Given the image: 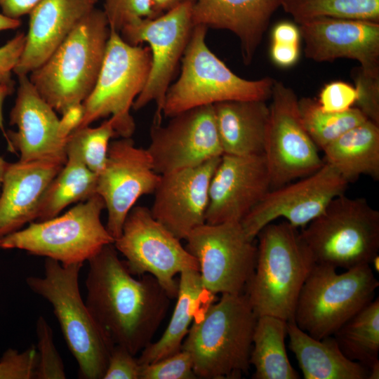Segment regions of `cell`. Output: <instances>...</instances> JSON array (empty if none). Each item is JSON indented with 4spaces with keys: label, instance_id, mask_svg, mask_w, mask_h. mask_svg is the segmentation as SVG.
Listing matches in <instances>:
<instances>
[{
    "label": "cell",
    "instance_id": "obj_1",
    "mask_svg": "<svg viewBox=\"0 0 379 379\" xmlns=\"http://www.w3.org/2000/svg\"><path fill=\"white\" fill-rule=\"evenodd\" d=\"M88 262L87 307L112 342L135 356L152 343L171 299L153 276L135 278L113 244Z\"/></svg>",
    "mask_w": 379,
    "mask_h": 379
},
{
    "label": "cell",
    "instance_id": "obj_2",
    "mask_svg": "<svg viewBox=\"0 0 379 379\" xmlns=\"http://www.w3.org/2000/svg\"><path fill=\"white\" fill-rule=\"evenodd\" d=\"M258 317L246 293H224L192 322L182 350L193 362L197 378L236 379L250 368Z\"/></svg>",
    "mask_w": 379,
    "mask_h": 379
},
{
    "label": "cell",
    "instance_id": "obj_3",
    "mask_svg": "<svg viewBox=\"0 0 379 379\" xmlns=\"http://www.w3.org/2000/svg\"><path fill=\"white\" fill-rule=\"evenodd\" d=\"M256 237V264L245 293L257 317L293 320L300 290L316 262L298 228L286 220L268 224Z\"/></svg>",
    "mask_w": 379,
    "mask_h": 379
},
{
    "label": "cell",
    "instance_id": "obj_4",
    "mask_svg": "<svg viewBox=\"0 0 379 379\" xmlns=\"http://www.w3.org/2000/svg\"><path fill=\"white\" fill-rule=\"evenodd\" d=\"M110 28L103 10L94 7L29 78L40 95L62 114L90 95L104 60Z\"/></svg>",
    "mask_w": 379,
    "mask_h": 379
},
{
    "label": "cell",
    "instance_id": "obj_5",
    "mask_svg": "<svg viewBox=\"0 0 379 379\" xmlns=\"http://www.w3.org/2000/svg\"><path fill=\"white\" fill-rule=\"evenodd\" d=\"M83 263L69 265L50 258L44 262L43 277L26 279L28 287L52 306L64 339L83 379H102L114 346L96 321L79 291Z\"/></svg>",
    "mask_w": 379,
    "mask_h": 379
},
{
    "label": "cell",
    "instance_id": "obj_6",
    "mask_svg": "<svg viewBox=\"0 0 379 379\" xmlns=\"http://www.w3.org/2000/svg\"><path fill=\"white\" fill-rule=\"evenodd\" d=\"M208 28L195 25L181 59V72L168 88L163 115L171 117L197 107L230 100L270 98L275 79L248 80L234 74L208 48Z\"/></svg>",
    "mask_w": 379,
    "mask_h": 379
},
{
    "label": "cell",
    "instance_id": "obj_7",
    "mask_svg": "<svg viewBox=\"0 0 379 379\" xmlns=\"http://www.w3.org/2000/svg\"><path fill=\"white\" fill-rule=\"evenodd\" d=\"M378 286L371 265L338 273L333 266L316 263L300 290L293 321L314 338L333 335L375 298Z\"/></svg>",
    "mask_w": 379,
    "mask_h": 379
},
{
    "label": "cell",
    "instance_id": "obj_8",
    "mask_svg": "<svg viewBox=\"0 0 379 379\" xmlns=\"http://www.w3.org/2000/svg\"><path fill=\"white\" fill-rule=\"evenodd\" d=\"M300 234L316 263L345 270L371 265L379 251V211L343 194Z\"/></svg>",
    "mask_w": 379,
    "mask_h": 379
},
{
    "label": "cell",
    "instance_id": "obj_9",
    "mask_svg": "<svg viewBox=\"0 0 379 379\" xmlns=\"http://www.w3.org/2000/svg\"><path fill=\"white\" fill-rule=\"evenodd\" d=\"M105 208L103 199L95 194L62 215L32 222L4 237L0 240V249L22 250L64 265L84 264L114 241L101 221Z\"/></svg>",
    "mask_w": 379,
    "mask_h": 379
},
{
    "label": "cell",
    "instance_id": "obj_10",
    "mask_svg": "<svg viewBox=\"0 0 379 379\" xmlns=\"http://www.w3.org/2000/svg\"><path fill=\"white\" fill-rule=\"evenodd\" d=\"M151 65L148 46L131 45L110 29L101 69L93 89L83 102L84 114L77 128L109 117L118 137L131 138L135 124L131 109L147 83Z\"/></svg>",
    "mask_w": 379,
    "mask_h": 379
},
{
    "label": "cell",
    "instance_id": "obj_11",
    "mask_svg": "<svg viewBox=\"0 0 379 379\" xmlns=\"http://www.w3.org/2000/svg\"><path fill=\"white\" fill-rule=\"evenodd\" d=\"M113 244L131 274L153 276L171 299L178 295L176 275L185 270H199L196 258L145 206L132 208Z\"/></svg>",
    "mask_w": 379,
    "mask_h": 379
},
{
    "label": "cell",
    "instance_id": "obj_12",
    "mask_svg": "<svg viewBox=\"0 0 379 379\" xmlns=\"http://www.w3.org/2000/svg\"><path fill=\"white\" fill-rule=\"evenodd\" d=\"M192 4L193 1L185 2L154 18L129 24L119 32L131 45L143 42L149 45L152 55L149 75L132 109L138 111L154 102L157 106L155 124H161L166 94L194 27Z\"/></svg>",
    "mask_w": 379,
    "mask_h": 379
},
{
    "label": "cell",
    "instance_id": "obj_13",
    "mask_svg": "<svg viewBox=\"0 0 379 379\" xmlns=\"http://www.w3.org/2000/svg\"><path fill=\"white\" fill-rule=\"evenodd\" d=\"M185 241L186 249L198 262L207 291L214 295L245 293L254 273L258 250L240 222L204 223Z\"/></svg>",
    "mask_w": 379,
    "mask_h": 379
},
{
    "label": "cell",
    "instance_id": "obj_14",
    "mask_svg": "<svg viewBox=\"0 0 379 379\" xmlns=\"http://www.w3.org/2000/svg\"><path fill=\"white\" fill-rule=\"evenodd\" d=\"M270 99L263 154L274 189L316 172L324 161L302 124L294 91L274 80Z\"/></svg>",
    "mask_w": 379,
    "mask_h": 379
},
{
    "label": "cell",
    "instance_id": "obj_15",
    "mask_svg": "<svg viewBox=\"0 0 379 379\" xmlns=\"http://www.w3.org/2000/svg\"><path fill=\"white\" fill-rule=\"evenodd\" d=\"M347 185L338 172L324 162L316 172L298 181L271 189L241 225L252 241L264 227L279 218L296 228L305 227L334 198L344 194Z\"/></svg>",
    "mask_w": 379,
    "mask_h": 379
},
{
    "label": "cell",
    "instance_id": "obj_16",
    "mask_svg": "<svg viewBox=\"0 0 379 379\" xmlns=\"http://www.w3.org/2000/svg\"><path fill=\"white\" fill-rule=\"evenodd\" d=\"M152 124L147 150L159 175L200 165L223 154L213 105L194 107Z\"/></svg>",
    "mask_w": 379,
    "mask_h": 379
},
{
    "label": "cell",
    "instance_id": "obj_17",
    "mask_svg": "<svg viewBox=\"0 0 379 379\" xmlns=\"http://www.w3.org/2000/svg\"><path fill=\"white\" fill-rule=\"evenodd\" d=\"M160 179L147 149L131 138L110 142L106 164L98 174L96 194L107 211L106 228L114 240L122 232L127 215L138 199L153 194Z\"/></svg>",
    "mask_w": 379,
    "mask_h": 379
},
{
    "label": "cell",
    "instance_id": "obj_18",
    "mask_svg": "<svg viewBox=\"0 0 379 379\" xmlns=\"http://www.w3.org/2000/svg\"><path fill=\"white\" fill-rule=\"evenodd\" d=\"M271 190L264 154H222L209 186L206 223L241 222Z\"/></svg>",
    "mask_w": 379,
    "mask_h": 379
},
{
    "label": "cell",
    "instance_id": "obj_19",
    "mask_svg": "<svg viewBox=\"0 0 379 379\" xmlns=\"http://www.w3.org/2000/svg\"><path fill=\"white\" fill-rule=\"evenodd\" d=\"M220 157L160 175L149 210L180 240H185L194 229L206 223L210 182Z\"/></svg>",
    "mask_w": 379,
    "mask_h": 379
},
{
    "label": "cell",
    "instance_id": "obj_20",
    "mask_svg": "<svg viewBox=\"0 0 379 379\" xmlns=\"http://www.w3.org/2000/svg\"><path fill=\"white\" fill-rule=\"evenodd\" d=\"M18 86L9 122L17 130L6 131L8 150L19 154V161H67L65 140L58 133L59 118L40 95L28 75L18 76Z\"/></svg>",
    "mask_w": 379,
    "mask_h": 379
},
{
    "label": "cell",
    "instance_id": "obj_21",
    "mask_svg": "<svg viewBox=\"0 0 379 379\" xmlns=\"http://www.w3.org/2000/svg\"><path fill=\"white\" fill-rule=\"evenodd\" d=\"M299 25L307 58L354 60L364 71L379 74V22L323 17Z\"/></svg>",
    "mask_w": 379,
    "mask_h": 379
},
{
    "label": "cell",
    "instance_id": "obj_22",
    "mask_svg": "<svg viewBox=\"0 0 379 379\" xmlns=\"http://www.w3.org/2000/svg\"><path fill=\"white\" fill-rule=\"evenodd\" d=\"M65 163L49 159L8 162L0 192V240L36 221L46 189Z\"/></svg>",
    "mask_w": 379,
    "mask_h": 379
},
{
    "label": "cell",
    "instance_id": "obj_23",
    "mask_svg": "<svg viewBox=\"0 0 379 379\" xmlns=\"http://www.w3.org/2000/svg\"><path fill=\"white\" fill-rule=\"evenodd\" d=\"M94 7L91 0H41L28 14L25 46L13 73L29 75L43 65Z\"/></svg>",
    "mask_w": 379,
    "mask_h": 379
},
{
    "label": "cell",
    "instance_id": "obj_24",
    "mask_svg": "<svg viewBox=\"0 0 379 379\" xmlns=\"http://www.w3.org/2000/svg\"><path fill=\"white\" fill-rule=\"evenodd\" d=\"M283 0H193L194 25L226 29L239 39L243 61L249 65Z\"/></svg>",
    "mask_w": 379,
    "mask_h": 379
},
{
    "label": "cell",
    "instance_id": "obj_25",
    "mask_svg": "<svg viewBox=\"0 0 379 379\" xmlns=\"http://www.w3.org/2000/svg\"><path fill=\"white\" fill-rule=\"evenodd\" d=\"M223 154H262L270 116L265 100H230L213 105Z\"/></svg>",
    "mask_w": 379,
    "mask_h": 379
},
{
    "label": "cell",
    "instance_id": "obj_26",
    "mask_svg": "<svg viewBox=\"0 0 379 379\" xmlns=\"http://www.w3.org/2000/svg\"><path fill=\"white\" fill-rule=\"evenodd\" d=\"M176 304L163 335L141 351L140 365L153 363L182 350L183 341L194 320L214 302V294L203 286L199 273L185 270L179 274Z\"/></svg>",
    "mask_w": 379,
    "mask_h": 379
},
{
    "label": "cell",
    "instance_id": "obj_27",
    "mask_svg": "<svg viewBox=\"0 0 379 379\" xmlns=\"http://www.w3.org/2000/svg\"><path fill=\"white\" fill-rule=\"evenodd\" d=\"M287 336L305 379H368V368L348 359L333 335L314 338L291 320Z\"/></svg>",
    "mask_w": 379,
    "mask_h": 379
},
{
    "label": "cell",
    "instance_id": "obj_28",
    "mask_svg": "<svg viewBox=\"0 0 379 379\" xmlns=\"http://www.w3.org/2000/svg\"><path fill=\"white\" fill-rule=\"evenodd\" d=\"M324 161L349 183L361 175L379 178V125L367 119L326 145Z\"/></svg>",
    "mask_w": 379,
    "mask_h": 379
},
{
    "label": "cell",
    "instance_id": "obj_29",
    "mask_svg": "<svg viewBox=\"0 0 379 379\" xmlns=\"http://www.w3.org/2000/svg\"><path fill=\"white\" fill-rule=\"evenodd\" d=\"M65 150L67 161L46 189L36 221L53 218L68 206L96 194L98 175L86 166L77 149L66 141Z\"/></svg>",
    "mask_w": 379,
    "mask_h": 379
},
{
    "label": "cell",
    "instance_id": "obj_30",
    "mask_svg": "<svg viewBox=\"0 0 379 379\" xmlns=\"http://www.w3.org/2000/svg\"><path fill=\"white\" fill-rule=\"evenodd\" d=\"M287 321L271 315L258 317L250 355V364L255 368L253 378H300L287 355Z\"/></svg>",
    "mask_w": 379,
    "mask_h": 379
},
{
    "label": "cell",
    "instance_id": "obj_31",
    "mask_svg": "<svg viewBox=\"0 0 379 379\" xmlns=\"http://www.w3.org/2000/svg\"><path fill=\"white\" fill-rule=\"evenodd\" d=\"M333 336L348 359L368 368L378 362L379 298H375L343 325Z\"/></svg>",
    "mask_w": 379,
    "mask_h": 379
},
{
    "label": "cell",
    "instance_id": "obj_32",
    "mask_svg": "<svg viewBox=\"0 0 379 379\" xmlns=\"http://www.w3.org/2000/svg\"><path fill=\"white\" fill-rule=\"evenodd\" d=\"M302 124L311 139L321 150L350 128L368 119L356 107L342 112L323 110L316 99H298Z\"/></svg>",
    "mask_w": 379,
    "mask_h": 379
},
{
    "label": "cell",
    "instance_id": "obj_33",
    "mask_svg": "<svg viewBox=\"0 0 379 379\" xmlns=\"http://www.w3.org/2000/svg\"><path fill=\"white\" fill-rule=\"evenodd\" d=\"M281 7L298 24L323 17L379 22V0H283Z\"/></svg>",
    "mask_w": 379,
    "mask_h": 379
},
{
    "label": "cell",
    "instance_id": "obj_34",
    "mask_svg": "<svg viewBox=\"0 0 379 379\" xmlns=\"http://www.w3.org/2000/svg\"><path fill=\"white\" fill-rule=\"evenodd\" d=\"M114 137L118 135L109 117L97 127L77 128L65 141L77 149L86 166L98 175L106 164L110 140Z\"/></svg>",
    "mask_w": 379,
    "mask_h": 379
},
{
    "label": "cell",
    "instance_id": "obj_35",
    "mask_svg": "<svg viewBox=\"0 0 379 379\" xmlns=\"http://www.w3.org/2000/svg\"><path fill=\"white\" fill-rule=\"evenodd\" d=\"M38 354L35 379H65L66 373L62 359L58 352L51 327L43 316L36 322Z\"/></svg>",
    "mask_w": 379,
    "mask_h": 379
},
{
    "label": "cell",
    "instance_id": "obj_36",
    "mask_svg": "<svg viewBox=\"0 0 379 379\" xmlns=\"http://www.w3.org/2000/svg\"><path fill=\"white\" fill-rule=\"evenodd\" d=\"M103 11L110 29L117 32L138 20L157 17L151 0H104Z\"/></svg>",
    "mask_w": 379,
    "mask_h": 379
},
{
    "label": "cell",
    "instance_id": "obj_37",
    "mask_svg": "<svg viewBox=\"0 0 379 379\" xmlns=\"http://www.w3.org/2000/svg\"><path fill=\"white\" fill-rule=\"evenodd\" d=\"M140 366V379L197 378L192 357L184 350L153 363Z\"/></svg>",
    "mask_w": 379,
    "mask_h": 379
},
{
    "label": "cell",
    "instance_id": "obj_38",
    "mask_svg": "<svg viewBox=\"0 0 379 379\" xmlns=\"http://www.w3.org/2000/svg\"><path fill=\"white\" fill-rule=\"evenodd\" d=\"M354 76L356 107L368 120L379 125V74L366 72L359 67Z\"/></svg>",
    "mask_w": 379,
    "mask_h": 379
},
{
    "label": "cell",
    "instance_id": "obj_39",
    "mask_svg": "<svg viewBox=\"0 0 379 379\" xmlns=\"http://www.w3.org/2000/svg\"><path fill=\"white\" fill-rule=\"evenodd\" d=\"M36 348L23 352L9 348L0 359V379H34L37 366Z\"/></svg>",
    "mask_w": 379,
    "mask_h": 379
},
{
    "label": "cell",
    "instance_id": "obj_40",
    "mask_svg": "<svg viewBox=\"0 0 379 379\" xmlns=\"http://www.w3.org/2000/svg\"><path fill=\"white\" fill-rule=\"evenodd\" d=\"M356 100L354 87L343 81H333L322 88L317 101L324 111L342 112L353 107Z\"/></svg>",
    "mask_w": 379,
    "mask_h": 379
},
{
    "label": "cell",
    "instance_id": "obj_41",
    "mask_svg": "<svg viewBox=\"0 0 379 379\" xmlns=\"http://www.w3.org/2000/svg\"><path fill=\"white\" fill-rule=\"evenodd\" d=\"M140 371L138 358L124 347L114 345L102 379H140Z\"/></svg>",
    "mask_w": 379,
    "mask_h": 379
},
{
    "label": "cell",
    "instance_id": "obj_42",
    "mask_svg": "<svg viewBox=\"0 0 379 379\" xmlns=\"http://www.w3.org/2000/svg\"><path fill=\"white\" fill-rule=\"evenodd\" d=\"M25 43V34L18 32L0 46V84H15L12 74L19 61Z\"/></svg>",
    "mask_w": 379,
    "mask_h": 379
},
{
    "label": "cell",
    "instance_id": "obj_43",
    "mask_svg": "<svg viewBox=\"0 0 379 379\" xmlns=\"http://www.w3.org/2000/svg\"><path fill=\"white\" fill-rule=\"evenodd\" d=\"M270 55L276 65L282 67H291L295 65L299 58L300 45L272 42Z\"/></svg>",
    "mask_w": 379,
    "mask_h": 379
},
{
    "label": "cell",
    "instance_id": "obj_44",
    "mask_svg": "<svg viewBox=\"0 0 379 379\" xmlns=\"http://www.w3.org/2000/svg\"><path fill=\"white\" fill-rule=\"evenodd\" d=\"M59 118L58 133L61 138H66L80 125L84 114L82 103L73 105L67 108Z\"/></svg>",
    "mask_w": 379,
    "mask_h": 379
},
{
    "label": "cell",
    "instance_id": "obj_45",
    "mask_svg": "<svg viewBox=\"0 0 379 379\" xmlns=\"http://www.w3.org/2000/svg\"><path fill=\"white\" fill-rule=\"evenodd\" d=\"M41 0H0L1 13L13 19L29 14Z\"/></svg>",
    "mask_w": 379,
    "mask_h": 379
},
{
    "label": "cell",
    "instance_id": "obj_46",
    "mask_svg": "<svg viewBox=\"0 0 379 379\" xmlns=\"http://www.w3.org/2000/svg\"><path fill=\"white\" fill-rule=\"evenodd\" d=\"M300 32L299 27L288 22L277 24L272 34V42L288 43L300 45Z\"/></svg>",
    "mask_w": 379,
    "mask_h": 379
},
{
    "label": "cell",
    "instance_id": "obj_47",
    "mask_svg": "<svg viewBox=\"0 0 379 379\" xmlns=\"http://www.w3.org/2000/svg\"><path fill=\"white\" fill-rule=\"evenodd\" d=\"M190 1L193 0H151V2L154 13L159 16Z\"/></svg>",
    "mask_w": 379,
    "mask_h": 379
},
{
    "label": "cell",
    "instance_id": "obj_48",
    "mask_svg": "<svg viewBox=\"0 0 379 379\" xmlns=\"http://www.w3.org/2000/svg\"><path fill=\"white\" fill-rule=\"evenodd\" d=\"M14 86L15 84H0V130L4 138L6 136V131L5 130L3 114L4 103L6 98L13 93Z\"/></svg>",
    "mask_w": 379,
    "mask_h": 379
},
{
    "label": "cell",
    "instance_id": "obj_49",
    "mask_svg": "<svg viewBox=\"0 0 379 379\" xmlns=\"http://www.w3.org/2000/svg\"><path fill=\"white\" fill-rule=\"evenodd\" d=\"M20 25V20L11 18L0 13V32L15 29Z\"/></svg>",
    "mask_w": 379,
    "mask_h": 379
},
{
    "label": "cell",
    "instance_id": "obj_50",
    "mask_svg": "<svg viewBox=\"0 0 379 379\" xmlns=\"http://www.w3.org/2000/svg\"><path fill=\"white\" fill-rule=\"evenodd\" d=\"M368 369V379L379 378V361L372 365Z\"/></svg>",
    "mask_w": 379,
    "mask_h": 379
},
{
    "label": "cell",
    "instance_id": "obj_51",
    "mask_svg": "<svg viewBox=\"0 0 379 379\" xmlns=\"http://www.w3.org/2000/svg\"><path fill=\"white\" fill-rule=\"evenodd\" d=\"M8 162L6 161L1 155H0V192L3 181V178L7 168Z\"/></svg>",
    "mask_w": 379,
    "mask_h": 379
},
{
    "label": "cell",
    "instance_id": "obj_52",
    "mask_svg": "<svg viewBox=\"0 0 379 379\" xmlns=\"http://www.w3.org/2000/svg\"><path fill=\"white\" fill-rule=\"evenodd\" d=\"M378 264H379V256L378 255L373 259L371 263V265H372L374 267V270L375 271L378 272V270H379Z\"/></svg>",
    "mask_w": 379,
    "mask_h": 379
},
{
    "label": "cell",
    "instance_id": "obj_53",
    "mask_svg": "<svg viewBox=\"0 0 379 379\" xmlns=\"http://www.w3.org/2000/svg\"><path fill=\"white\" fill-rule=\"evenodd\" d=\"M93 4H95L98 0H91Z\"/></svg>",
    "mask_w": 379,
    "mask_h": 379
}]
</instances>
